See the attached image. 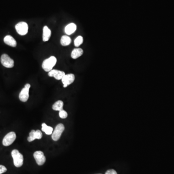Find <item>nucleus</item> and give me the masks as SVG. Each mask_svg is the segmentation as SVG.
Here are the masks:
<instances>
[{
    "mask_svg": "<svg viewBox=\"0 0 174 174\" xmlns=\"http://www.w3.org/2000/svg\"><path fill=\"white\" fill-rule=\"evenodd\" d=\"M74 79H75V77L74 74H65L62 79V81L64 84V88H66L70 84L73 83Z\"/></svg>",
    "mask_w": 174,
    "mask_h": 174,
    "instance_id": "1a4fd4ad",
    "label": "nucleus"
},
{
    "mask_svg": "<svg viewBox=\"0 0 174 174\" xmlns=\"http://www.w3.org/2000/svg\"><path fill=\"white\" fill-rule=\"evenodd\" d=\"M13 159L14 166L17 167H20L23 164V156L17 150H14L11 152Z\"/></svg>",
    "mask_w": 174,
    "mask_h": 174,
    "instance_id": "f03ea898",
    "label": "nucleus"
},
{
    "mask_svg": "<svg viewBox=\"0 0 174 174\" xmlns=\"http://www.w3.org/2000/svg\"><path fill=\"white\" fill-rule=\"evenodd\" d=\"M16 139V135L13 132H10L4 136L3 144L4 146H9L14 142Z\"/></svg>",
    "mask_w": 174,
    "mask_h": 174,
    "instance_id": "0eeeda50",
    "label": "nucleus"
},
{
    "mask_svg": "<svg viewBox=\"0 0 174 174\" xmlns=\"http://www.w3.org/2000/svg\"><path fill=\"white\" fill-rule=\"evenodd\" d=\"M3 41L7 45L10 47H16L17 46V42L16 40L11 35H7L3 39Z\"/></svg>",
    "mask_w": 174,
    "mask_h": 174,
    "instance_id": "f8f14e48",
    "label": "nucleus"
},
{
    "mask_svg": "<svg viewBox=\"0 0 174 174\" xmlns=\"http://www.w3.org/2000/svg\"><path fill=\"white\" fill-rule=\"evenodd\" d=\"M31 85L30 84H26L25 87L21 90L19 95V98L20 101L23 102H26L28 101L29 98V90Z\"/></svg>",
    "mask_w": 174,
    "mask_h": 174,
    "instance_id": "423d86ee",
    "label": "nucleus"
},
{
    "mask_svg": "<svg viewBox=\"0 0 174 174\" xmlns=\"http://www.w3.org/2000/svg\"><path fill=\"white\" fill-rule=\"evenodd\" d=\"M16 31L20 35H25L28 33V25L25 22H20L15 26Z\"/></svg>",
    "mask_w": 174,
    "mask_h": 174,
    "instance_id": "39448f33",
    "label": "nucleus"
},
{
    "mask_svg": "<svg viewBox=\"0 0 174 174\" xmlns=\"http://www.w3.org/2000/svg\"><path fill=\"white\" fill-rule=\"evenodd\" d=\"M64 126L62 123L58 124L53 132L52 138L54 141H58L61 137L62 133L64 130Z\"/></svg>",
    "mask_w": 174,
    "mask_h": 174,
    "instance_id": "20e7f679",
    "label": "nucleus"
},
{
    "mask_svg": "<svg viewBox=\"0 0 174 174\" xmlns=\"http://www.w3.org/2000/svg\"><path fill=\"white\" fill-rule=\"evenodd\" d=\"M33 157L36 163L39 166H42L45 164L46 159L43 152L41 151H36L33 154Z\"/></svg>",
    "mask_w": 174,
    "mask_h": 174,
    "instance_id": "6e6552de",
    "label": "nucleus"
},
{
    "mask_svg": "<svg viewBox=\"0 0 174 174\" xmlns=\"http://www.w3.org/2000/svg\"><path fill=\"white\" fill-rule=\"evenodd\" d=\"M83 54V50L82 49L77 48L74 49L71 53V57L73 59H77L78 58L82 56Z\"/></svg>",
    "mask_w": 174,
    "mask_h": 174,
    "instance_id": "2eb2a0df",
    "label": "nucleus"
},
{
    "mask_svg": "<svg viewBox=\"0 0 174 174\" xmlns=\"http://www.w3.org/2000/svg\"><path fill=\"white\" fill-rule=\"evenodd\" d=\"M57 63V59L55 57L51 56L43 62L42 67L46 72H49L52 70L53 67Z\"/></svg>",
    "mask_w": 174,
    "mask_h": 174,
    "instance_id": "f257e3e1",
    "label": "nucleus"
},
{
    "mask_svg": "<svg viewBox=\"0 0 174 174\" xmlns=\"http://www.w3.org/2000/svg\"><path fill=\"white\" fill-rule=\"evenodd\" d=\"M59 116L60 118L62 119H66L68 116V114L64 110H62L59 111Z\"/></svg>",
    "mask_w": 174,
    "mask_h": 174,
    "instance_id": "aec40b11",
    "label": "nucleus"
},
{
    "mask_svg": "<svg viewBox=\"0 0 174 174\" xmlns=\"http://www.w3.org/2000/svg\"><path fill=\"white\" fill-rule=\"evenodd\" d=\"M105 174H117V172L114 169H110L108 170L105 172Z\"/></svg>",
    "mask_w": 174,
    "mask_h": 174,
    "instance_id": "4be33fe9",
    "label": "nucleus"
},
{
    "mask_svg": "<svg viewBox=\"0 0 174 174\" xmlns=\"http://www.w3.org/2000/svg\"><path fill=\"white\" fill-rule=\"evenodd\" d=\"M42 130L45 132L47 135H50L53 133V129L51 127L47 125L46 123H43L42 124Z\"/></svg>",
    "mask_w": 174,
    "mask_h": 174,
    "instance_id": "a211bd4d",
    "label": "nucleus"
},
{
    "mask_svg": "<svg viewBox=\"0 0 174 174\" xmlns=\"http://www.w3.org/2000/svg\"><path fill=\"white\" fill-rule=\"evenodd\" d=\"M51 30L48 28V26L44 27L43 33V40L44 42H47L49 40L51 36Z\"/></svg>",
    "mask_w": 174,
    "mask_h": 174,
    "instance_id": "4468645a",
    "label": "nucleus"
},
{
    "mask_svg": "<svg viewBox=\"0 0 174 174\" xmlns=\"http://www.w3.org/2000/svg\"><path fill=\"white\" fill-rule=\"evenodd\" d=\"M71 39L67 35H64L61 39V45L63 46H67L71 43Z\"/></svg>",
    "mask_w": 174,
    "mask_h": 174,
    "instance_id": "f3484780",
    "label": "nucleus"
},
{
    "mask_svg": "<svg viewBox=\"0 0 174 174\" xmlns=\"http://www.w3.org/2000/svg\"><path fill=\"white\" fill-rule=\"evenodd\" d=\"M83 42V38L82 36H79L74 40V44L75 47H79Z\"/></svg>",
    "mask_w": 174,
    "mask_h": 174,
    "instance_id": "6ab92c4d",
    "label": "nucleus"
},
{
    "mask_svg": "<svg viewBox=\"0 0 174 174\" xmlns=\"http://www.w3.org/2000/svg\"><path fill=\"white\" fill-rule=\"evenodd\" d=\"M7 171V168L2 165H0V174L5 173Z\"/></svg>",
    "mask_w": 174,
    "mask_h": 174,
    "instance_id": "412c9836",
    "label": "nucleus"
},
{
    "mask_svg": "<svg viewBox=\"0 0 174 174\" xmlns=\"http://www.w3.org/2000/svg\"><path fill=\"white\" fill-rule=\"evenodd\" d=\"M2 64L6 68H12L14 66V61L6 54H3L1 58Z\"/></svg>",
    "mask_w": 174,
    "mask_h": 174,
    "instance_id": "7ed1b4c3",
    "label": "nucleus"
},
{
    "mask_svg": "<svg viewBox=\"0 0 174 174\" xmlns=\"http://www.w3.org/2000/svg\"><path fill=\"white\" fill-rule=\"evenodd\" d=\"M77 30V25L74 23L69 24L65 28V33L67 35H71L74 33Z\"/></svg>",
    "mask_w": 174,
    "mask_h": 174,
    "instance_id": "ddd939ff",
    "label": "nucleus"
},
{
    "mask_svg": "<svg viewBox=\"0 0 174 174\" xmlns=\"http://www.w3.org/2000/svg\"><path fill=\"white\" fill-rule=\"evenodd\" d=\"M63 106H64V102L61 100H59L56 102L54 103L52 105V109L54 110L61 111L63 110Z\"/></svg>",
    "mask_w": 174,
    "mask_h": 174,
    "instance_id": "dca6fc26",
    "label": "nucleus"
},
{
    "mask_svg": "<svg viewBox=\"0 0 174 174\" xmlns=\"http://www.w3.org/2000/svg\"><path fill=\"white\" fill-rule=\"evenodd\" d=\"M49 76L50 77H53L57 80H62L64 75L65 74V73L59 70L52 69L48 73Z\"/></svg>",
    "mask_w": 174,
    "mask_h": 174,
    "instance_id": "9b49d317",
    "label": "nucleus"
},
{
    "mask_svg": "<svg viewBox=\"0 0 174 174\" xmlns=\"http://www.w3.org/2000/svg\"><path fill=\"white\" fill-rule=\"evenodd\" d=\"M42 136V133L41 132V130H31L29 134V136L27 139H28V141L31 142L35 140V139H41Z\"/></svg>",
    "mask_w": 174,
    "mask_h": 174,
    "instance_id": "9d476101",
    "label": "nucleus"
}]
</instances>
